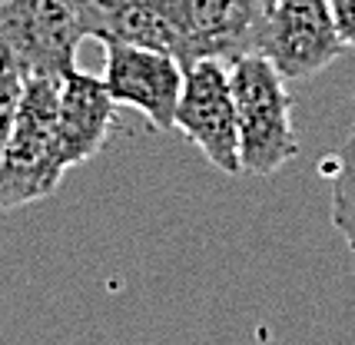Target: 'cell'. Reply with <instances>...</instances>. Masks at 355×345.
<instances>
[{
	"instance_id": "6da1fadb",
	"label": "cell",
	"mask_w": 355,
	"mask_h": 345,
	"mask_svg": "<svg viewBox=\"0 0 355 345\" xmlns=\"http://www.w3.org/2000/svg\"><path fill=\"white\" fill-rule=\"evenodd\" d=\"M230 77L236 96L239 166L246 176H272L299 153L286 77L263 53L230 63Z\"/></svg>"
},
{
	"instance_id": "7a4b0ae2",
	"label": "cell",
	"mask_w": 355,
	"mask_h": 345,
	"mask_svg": "<svg viewBox=\"0 0 355 345\" xmlns=\"http://www.w3.org/2000/svg\"><path fill=\"white\" fill-rule=\"evenodd\" d=\"M63 77H27L14 136L0 159V213L46 200L60 186L63 166L57 146V107Z\"/></svg>"
},
{
	"instance_id": "3957f363",
	"label": "cell",
	"mask_w": 355,
	"mask_h": 345,
	"mask_svg": "<svg viewBox=\"0 0 355 345\" xmlns=\"http://www.w3.org/2000/svg\"><path fill=\"white\" fill-rule=\"evenodd\" d=\"M87 40L80 0H0V60L27 77H67Z\"/></svg>"
},
{
	"instance_id": "277c9868",
	"label": "cell",
	"mask_w": 355,
	"mask_h": 345,
	"mask_svg": "<svg viewBox=\"0 0 355 345\" xmlns=\"http://www.w3.org/2000/svg\"><path fill=\"white\" fill-rule=\"evenodd\" d=\"M183 94L176 107V130L200 150L219 172H243L239 133H236V96L230 63L196 60L183 67Z\"/></svg>"
},
{
	"instance_id": "5b68a950",
	"label": "cell",
	"mask_w": 355,
	"mask_h": 345,
	"mask_svg": "<svg viewBox=\"0 0 355 345\" xmlns=\"http://www.w3.org/2000/svg\"><path fill=\"white\" fill-rule=\"evenodd\" d=\"M272 3L276 0H173L180 63H236L249 53H259Z\"/></svg>"
},
{
	"instance_id": "8992f818",
	"label": "cell",
	"mask_w": 355,
	"mask_h": 345,
	"mask_svg": "<svg viewBox=\"0 0 355 345\" xmlns=\"http://www.w3.org/2000/svg\"><path fill=\"white\" fill-rule=\"evenodd\" d=\"M329 0H276L266 20L259 53L286 80H312L342 57Z\"/></svg>"
},
{
	"instance_id": "52a82bcc",
	"label": "cell",
	"mask_w": 355,
	"mask_h": 345,
	"mask_svg": "<svg viewBox=\"0 0 355 345\" xmlns=\"http://www.w3.org/2000/svg\"><path fill=\"white\" fill-rule=\"evenodd\" d=\"M103 83L116 103L143 113L159 133L176 130L183 63L173 53L130 44H103Z\"/></svg>"
},
{
	"instance_id": "ba28073f",
	"label": "cell",
	"mask_w": 355,
	"mask_h": 345,
	"mask_svg": "<svg viewBox=\"0 0 355 345\" xmlns=\"http://www.w3.org/2000/svg\"><path fill=\"white\" fill-rule=\"evenodd\" d=\"M116 120V100L110 96L103 77L87 70H70L60 83V107H57V146L67 170L90 163Z\"/></svg>"
},
{
	"instance_id": "9c48e42d",
	"label": "cell",
	"mask_w": 355,
	"mask_h": 345,
	"mask_svg": "<svg viewBox=\"0 0 355 345\" xmlns=\"http://www.w3.org/2000/svg\"><path fill=\"white\" fill-rule=\"evenodd\" d=\"M80 20L87 37L100 44L150 47L180 60L173 0H80Z\"/></svg>"
},
{
	"instance_id": "30bf717a",
	"label": "cell",
	"mask_w": 355,
	"mask_h": 345,
	"mask_svg": "<svg viewBox=\"0 0 355 345\" xmlns=\"http://www.w3.org/2000/svg\"><path fill=\"white\" fill-rule=\"evenodd\" d=\"M325 172H329V186H332V226L339 229L345 246L355 252V110L349 136L329 157Z\"/></svg>"
},
{
	"instance_id": "8fae6325",
	"label": "cell",
	"mask_w": 355,
	"mask_h": 345,
	"mask_svg": "<svg viewBox=\"0 0 355 345\" xmlns=\"http://www.w3.org/2000/svg\"><path fill=\"white\" fill-rule=\"evenodd\" d=\"M20 100H24V73L0 60V159L7 153V143L14 136V123L20 113Z\"/></svg>"
},
{
	"instance_id": "7c38bea8",
	"label": "cell",
	"mask_w": 355,
	"mask_h": 345,
	"mask_svg": "<svg viewBox=\"0 0 355 345\" xmlns=\"http://www.w3.org/2000/svg\"><path fill=\"white\" fill-rule=\"evenodd\" d=\"M329 7H332V20H336L342 44L355 47V0H329Z\"/></svg>"
}]
</instances>
